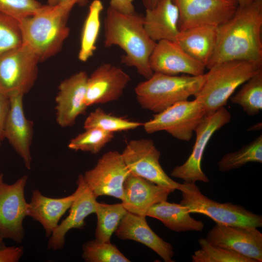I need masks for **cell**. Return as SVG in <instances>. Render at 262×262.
<instances>
[{
	"instance_id": "2",
	"label": "cell",
	"mask_w": 262,
	"mask_h": 262,
	"mask_svg": "<svg viewBox=\"0 0 262 262\" xmlns=\"http://www.w3.org/2000/svg\"><path fill=\"white\" fill-rule=\"evenodd\" d=\"M104 46H117L124 52L121 62L135 67L146 79L153 74L149 58L156 44L148 35L143 23V16L136 12L124 14L110 7L104 22Z\"/></svg>"
},
{
	"instance_id": "42",
	"label": "cell",
	"mask_w": 262,
	"mask_h": 262,
	"mask_svg": "<svg viewBox=\"0 0 262 262\" xmlns=\"http://www.w3.org/2000/svg\"><path fill=\"white\" fill-rule=\"evenodd\" d=\"M262 128V123H257L250 127L252 130H259Z\"/></svg>"
},
{
	"instance_id": "21",
	"label": "cell",
	"mask_w": 262,
	"mask_h": 262,
	"mask_svg": "<svg viewBox=\"0 0 262 262\" xmlns=\"http://www.w3.org/2000/svg\"><path fill=\"white\" fill-rule=\"evenodd\" d=\"M146 217L128 212L115 231L116 236L122 240L139 242L153 250L164 262H173V246L151 229Z\"/></svg>"
},
{
	"instance_id": "41",
	"label": "cell",
	"mask_w": 262,
	"mask_h": 262,
	"mask_svg": "<svg viewBox=\"0 0 262 262\" xmlns=\"http://www.w3.org/2000/svg\"><path fill=\"white\" fill-rule=\"evenodd\" d=\"M238 3L239 6H244L248 4L253 1L254 0H236Z\"/></svg>"
},
{
	"instance_id": "34",
	"label": "cell",
	"mask_w": 262,
	"mask_h": 262,
	"mask_svg": "<svg viewBox=\"0 0 262 262\" xmlns=\"http://www.w3.org/2000/svg\"><path fill=\"white\" fill-rule=\"evenodd\" d=\"M23 44L19 21L0 13V56Z\"/></svg>"
},
{
	"instance_id": "45",
	"label": "cell",
	"mask_w": 262,
	"mask_h": 262,
	"mask_svg": "<svg viewBox=\"0 0 262 262\" xmlns=\"http://www.w3.org/2000/svg\"><path fill=\"white\" fill-rule=\"evenodd\" d=\"M1 140L0 139V142H1Z\"/></svg>"
},
{
	"instance_id": "30",
	"label": "cell",
	"mask_w": 262,
	"mask_h": 262,
	"mask_svg": "<svg viewBox=\"0 0 262 262\" xmlns=\"http://www.w3.org/2000/svg\"><path fill=\"white\" fill-rule=\"evenodd\" d=\"M143 125V123L139 122L132 121L108 114L102 109L97 108L87 117L83 127L85 130L98 128L114 133L134 130Z\"/></svg>"
},
{
	"instance_id": "36",
	"label": "cell",
	"mask_w": 262,
	"mask_h": 262,
	"mask_svg": "<svg viewBox=\"0 0 262 262\" xmlns=\"http://www.w3.org/2000/svg\"><path fill=\"white\" fill-rule=\"evenodd\" d=\"M23 253L22 246H6L3 245L0 247V262H17Z\"/></svg>"
},
{
	"instance_id": "23",
	"label": "cell",
	"mask_w": 262,
	"mask_h": 262,
	"mask_svg": "<svg viewBox=\"0 0 262 262\" xmlns=\"http://www.w3.org/2000/svg\"><path fill=\"white\" fill-rule=\"evenodd\" d=\"M75 196L71 195L63 197L53 198L43 195L38 189L32 191L28 203V216L39 222L49 238L57 227L61 218L69 210Z\"/></svg>"
},
{
	"instance_id": "12",
	"label": "cell",
	"mask_w": 262,
	"mask_h": 262,
	"mask_svg": "<svg viewBox=\"0 0 262 262\" xmlns=\"http://www.w3.org/2000/svg\"><path fill=\"white\" fill-rule=\"evenodd\" d=\"M130 174L121 153L114 150L104 153L95 167L85 171L82 177L97 198L108 196L122 200L124 183Z\"/></svg>"
},
{
	"instance_id": "31",
	"label": "cell",
	"mask_w": 262,
	"mask_h": 262,
	"mask_svg": "<svg viewBox=\"0 0 262 262\" xmlns=\"http://www.w3.org/2000/svg\"><path fill=\"white\" fill-rule=\"evenodd\" d=\"M198 243L200 248L192 256L193 262H255L233 250L213 245L206 238H201Z\"/></svg>"
},
{
	"instance_id": "40",
	"label": "cell",
	"mask_w": 262,
	"mask_h": 262,
	"mask_svg": "<svg viewBox=\"0 0 262 262\" xmlns=\"http://www.w3.org/2000/svg\"><path fill=\"white\" fill-rule=\"evenodd\" d=\"M158 0H142V2L146 9H149L154 7Z\"/></svg>"
},
{
	"instance_id": "27",
	"label": "cell",
	"mask_w": 262,
	"mask_h": 262,
	"mask_svg": "<svg viewBox=\"0 0 262 262\" xmlns=\"http://www.w3.org/2000/svg\"><path fill=\"white\" fill-rule=\"evenodd\" d=\"M127 212L122 203L107 204L98 202L95 213L97 216L95 239L102 242H110L113 234Z\"/></svg>"
},
{
	"instance_id": "19",
	"label": "cell",
	"mask_w": 262,
	"mask_h": 262,
	"mask_svg": "<svg viewBox=\"0 0 262 262\" xmlns=\"http://www.w3.org/2000/svg\"><path fill=\"white\" fill-rule=\"evenodd\" d=\"M175 190L130 173L124 183L122 204L128 212L146 216L151 206L167 200L168 196Z\"/></svg>"
},
{
	"instance_id": "37",
	"label": "cell",
	"mask_w": 262,
	"mask_h": 262,
	"mask_svg": "<svg viewBox=\"0 0 262 262\" xmlns=\"http://www.w3.org/2000/svg\"><path fill=\"white\" fill-rule=\"evenodd\" d=\"M11 106L10 99L6 95L0 92V139L4 137V131L10 112Z\"/></svg>"
},
{
	"instance_id": "17",
	"label": "cell",
	"mask_w": 262,
	"mask_h": 262,
	"mask_svg": "<svg viewBox=\"0 0 262 262\" xmlns=\"http://www.w3.org/2000/svg\"><path fill=\"white\" fill-rule=\"evenodd\" d=\"M154 72L169 75L204 74L206 67L188 54L174 41L163 40L156 43L149 58Z\"/></svg>"
},
{
	"instance_id": "9",
	"label": "cell",
	"mask_w": 262,
	"mask_h": 262,
	"mask_svg": "<svg viewBox=\"0 0 262 262\" xmlns=\"http://www.w3.org/2000/svg\"><path fill=\"white\" fill-rule=\"evenodd\" d=\"M230 119V113L224 107L206 114L195 131L196 141L190 155L183 164L173 169L171 176L187 182H209V179L201 168L204 152L213 134Z\"/></svg>"
},
{
	"instance_id": "14",
	"label": "cell",
	"mask_w": 262,
	"mask_h": 262,
	"mask_svg": "<svg viewBox=\"0 0 262 262\" xmlns=\"http://www.w3.org/2000/svg\"><path fill=\"white\" fill-rule=\"evenodd\" d=\"M206 238L213 245L233 250L255 262L262 261V233L257 228L216 223Z\"/></svg>"
},
{
	"instance_id": "6",
	"label": "cell",
	"mask_w": 262,
	"mask_h": 262,
	"mask_svg": "<svg viewBox=\"0 0 262 262\" xmlns=\"http://www.w3.org/2000/svg\"><path fill=\"white\" fill-rule=\"evenodd\" d=\"M181 204L191 213L205 215L216 223L229 226L259 228L262 216L247 210L242 206L231 203H220L204 196L195 182L183 181Z\"/></svg>"
},
{
	"instance_id": "5",
	"label": "cell",
	"mask_w": 262,
	"mask_h": 262,
	"mask_svg": "<svg viewBox=\"0 0 262 262\" xmlns=\"http://www.w3.org/2000/svg\"><path fill=\"white\" fill-rule=\"evenodd\" d=\"M262 63L231 60L217 64L205 73L201 89L195 97L206 114L224 107L236 89L262 68Z\"/></svg>"
},
{
	"instance_id": "38",
	"label": "cell",
	"mask_w": 262,
	"mask_h": 262,
	"mask_svg": "<svg viewBox=\"0 0 262 262\" xmlns=\"http://www.w3.org/2000/svg\"><path fill=\"white\" fill-rule=\"evenodd\" d=\"M134 0H110L109 7L124 14L135 12L133 5Z\"/></svg>"
},
{
	"instance_id": "3",
	"label": "cell",
	"mask_w": 262,
	"mask_h": 262,
	"mask_svg": "<svg viewBox=\"0 0 262 262\" xmlns=\"http://www.w3.org/2000/svg\"><path fill=\"white\" fill-rule=\"evenodd\" d=\"M70 12L59 5H42L33 15L20 22L23 44L39 62L56 55L69 33L67 21Z\"/></svg>"
},
{
	"instance_id": "22",
	"label": "cell",
	"mask_w": 262,
	"mask_h": 262,
	"mask_svg": "<svg viewBox=\"0 0 262 262\" xmlns=\"http://www.w3.org/2000/svg\"><path fill=\"white\" fill-rule=\"evenodd\" d=\"M180 14L173 0H159L152 8L146 9L143 16L144 27L154 41H175L180 30Z\"/></svg>"
},
{
	"instance_id": "11",
	"label": "cell",
	"mask_w": 262,
	"mask_h": 262,
	"mask_svg": "<svg viewBox=\"0 0 262 262\" xmlns=\"http://www.w3.org/2000/svg\"><path fill=\"white\" fill-rule=\"evenodd\" d=\"M121 155L131 174L157 185L180 190L181 183L171 179L161 166V153L152 140H131Z\"/></svg>"
},
{
	"instance_id": "4",
	"label": "cell",
	"mask_w": 262,
	"mask_h": 262,
	"mask_svg": "<svg viewBox=\"0 0 262 262\" xmlns=\"http://www.w3.org/2000/svg\"><path fill=\"white\" fill-rule=\"evenodd\" d=\"M206 74L169 75L154 72L135 88L137 100L144 109L156 114L180 101L195 97L202 87Z\"/></svg>"
},
{
	"instance_id": "26",
	"label": "cell",
	"mask_w": 262,
	"mask_h": 262,
	"mask_svg": "<svg viewBox=\"0 0 262 262\" xmlns=\"http://www.w3.org/2000/svg\"><path fill=\"white\" fill-rule=\"evenodd\" d=\"M103 5L100 0H94L83 26L78 54L79 59L86 62L93 56L96 49V43L100 29V16Z\"/></svg>"
},
{
	"instance_id": "39",
	"label": "cell",
	"mask_w": 262,
	"mask_h": 262,
	"mask_svg": "<svg viewBox=\"0 0 262 262\" xmlns=\"http://www.w3.org/2000/svg\"><path fill=\"white\" fill-rule=\"evenodd\" d=\"M88 2V0H59L58 5L70 13L75 5L85 6Z\"/></svg>"
},
{
	"instance_id": "13",
	"label": "cell",
	"mask_w": 262,
	"mask_h": 262,
	"mask_svg": "<svg viewBox=\"0 0 262 262\" xmlns=\"http://www.w3.org/2000/svg\"><path fill=\"white\" fill-rule=\"evenodd\" d=\"M179 14V30L205 25L218 26L230 18L239 4L236 0H173Z\"/></svg>"
},
{
	"instance_id": "44",
	"label": "cell",
	"mask_w": 262,
	"mask_h": 262,
	"mask_svg": "<svg viewBox=\"0 0 262 262\" xmlns=\"http://www.w3.org/2000/svg\"><path fill=\"white\" fill-rule=\"evenodd\" d=\"M3 238H2L0 235V247L2 246L4 244L3 242Z\"/></svg>"
},
{
	"instance_id": "33",
	"label": "cell",
	"mask_w": 262,
	"mask_h": 262,
	"mask_svg": "<svg viewBox=\"0 0 262 262\" xmlns=\"http://www.w3.org/2000/svg\"><path fill=\"white\" fill-rule=\"evenodd\" d=\"M114 137V133L98 128L85 129V131L72 139L68 145L69 149L93 154L98 153Z\"/></svg>"
},
{
	"instance_id": "28",
	"label": "cell",
	"mask_w": 262,
	"mask_h": 262,
	"mask_svg": "<svg viewBox=\"0 0 262 262\" xmlns=\"http://www.w3.org/2000/svg\"><path fill=\"white\" fill-rule=\"evenodd\" d=\"M229 98L247 115L258 114L262 109V68L243 84L241 89Z\"/></svg>"
},
{
	"instance_id": "10",
	"label": "cell",
	"mask_w": 262,
	"mask_h": 262,
	"mask_svg": "<svg viewBox=\"0 0 262 262\" xmlns=\"http://www.w3.org/2000/svg\"><path fill=\"white\" fill-rule=\"evenodd\" d=\"M0 173V235L21 243L24 237L23 225L28 216V203L25 197V188L28 177L24 175L12 184L4 181Z\"/></svg>"
},
{
	"instance_id": "8",
	"label": "cell",
	"mask_w": 262,
	"mask_h": 262,
	"mask_svg": "<svg viewBox=\"0 0 262 262\" xmlns=\"http://www.w3.org/2000/svg\"><path fill=\"white\" fill-rule=\"evenodd\" d=\"M206 114L205 110L197 99L186 100L156 114L152 118L143 123V126L148 133L165 131L178 140L189 141Z\"/></svg>"
},
{
	"instance_id": "1",
	"label": "cell",
	"mask_w": 262,
	"mask_h": 262,
	"mask_svg": "<svg viewBox=\"0 0 262 262\" xmlns=\"http://www.w3.org/2000/svg\"><path fill=\"white\" fill-rule=\"evenodd\" d=\"M262 0L238 6L230 18L217 27L215 48L206 68L231 60L262 63Z\"/></svg>"
},
{
	"instance_id": "16",
	"label": "cell",
	"mask_w": 262,
	"mask_h": 262,
	"mask_svg": "<svg viewBox=\"0 0 262 262\" xmlns=\"http://www.w3.org/2000/svg\"><path fill=\"white\" fill-rule=\"evenodd\" d=\"M77 188L74 201L69 209V214L58 224L47 245L49 249L58 250L64 248L66 233L71 229H82L85 226V218L95 213L98 201L97 197L80 174L77 180Z\"/></svg>"
},
{
	"instance_id": "18",
	"label": "cell",
	"mask_w": 262,
	"mask_h": 262,
	"mask_svg": "<svg viewBox=\"0 0 262 262\" xmlns=\"http://www.w3.org/2000/svg\"><path fill=\"white\" fill-rule=\"evenodd\" d=\"M87 73L81 71L61 82L55 98L56 121L62 127L73 126L77 117L85 113Z\"/></svg>"
},
{
	"instance_id": "25",
	"label": "cell",
	"mask_w": 262,
	"mask_h": 262,
	"mask_svg": "<svg viewBox=\"0 0 262 262\" xmlns=\"http://www.w3.org/2000/svg\"><path fill=\"white\" fill-rule=\"evenodd\" d=\"M146 216L161 221L169 229L176 232L186 231H201L204 223L190 215L187 208L180 203L163 201L151 206Z\"/></svg>"
},
{
	"instance_id": "15",
	"label": "cell",
	"mask_w": 262,
	"mask_h": 262,
	"mask_svg": "<svg viewBox=\"0 0 262 262\" xmlns=\"http://www.w3.org/2000/svg\"><path fill=\"white\" fill-rule=\"evenodd\" d=\"M130 80V76L121 68L109 63L101 65L88 77L86 106L118 100Z\"/></svg>"
},
{
	"instance_id": "35",
	"label": "cell",
	"mask_w": 262,
	"mask_h": 262,
	"mask_svg": "<svg viewBox=\"0 0 262 262\" xmlns=\"http://www.w3.org/2000/svg\"><path fill=\"white\" fill-rule=\"evenodd\" d=\"M42 5L36 0H0V13L20 21L33 15Z\"/></svg>"
},
{
	"instance_id": "43",
	"label": "cell",
	"mask_w": 262,
	"mask_h": 262,
	"mask_svg": "<svg viewBox=\"0 0 262 262\" xmlns=\"http://www.w3.org/2000/svg\"><path fill=\"white\" fill-rule=\"evenodd\" d=\"M59 0H48V4L54 6L58 4Z\"/></svg>"
},
{
	"instance_id": "32",
	"label": "cell",
	"mask_w": 262,
	"mask_h": 262,
	"mask_svg": "<svg viewBox=\"0 0 262 262\" xmlns=\"http://www.w3.org/2000/svg\"><path fill=\"white\" fill-rule=\"evenodd\" d=\"M82 257L87 262H131L110 242L88 241L82 245Z\"/></svg>"
},
{
	"instance_id": "29",
	"label": "cell",
	"mask_w": 262,
	"mask_h": 262,
	"mask_svg": "<svg viewBox=\"0 0 262 262\" xmlns=\"http://www.w3.org/2000/svg\"><path fill=\"white\" fill-rule=\"evenodd\" d=\"M262 163V134L236 151L225 154L218 162V169L227 172L251 163Z\"/></svg>"
},
{
	"instance_id": "20",
	"label": "cell",
	"mask_w": 262,
	"mask_h": 262,
	"mask_svg": "<svg viewBox=\"0 0 262 262\" xmlns=\"http://www.w3.org/2000/svg\"><path fill=\"white\" fill-rule=\"evenodd\" d=\"M23 97V95H17L10 98V109L4 129V137L21 158L25 167L30 169L33 123L25 115Z\"/></svg>"
},
{
	"instance_id": "7",
	"label": "cell",
	"mask_w": 262,
	"mask_h": 262,
	"mask_svg": "<svg viewBox=\"0 0 262 262\" xmlns=\"http://www.w3.org/2000/svg\"><path fill=\"white\" fill-rule=\"evenodd\" d=\"M39 62L24 44L0 56V92L9 98L29 92L37 79Z\"/></svg>"
},
{
	"instance_id": "24",
	"label": "cell",
	"mask_w": 262,
	"mask_h": 262,
	"mask_svg": "<svg viewBox=\"0 0 262 262\" xmlns=\"http://www.w3.org/2000/svg\"><path fill=\"white\" fill-rule=\"evenodd\" d=\"M217 27L205 25L180 30L175 41L188 54L206 67L215 48Z\"/></svg>"
}]
</instances>
